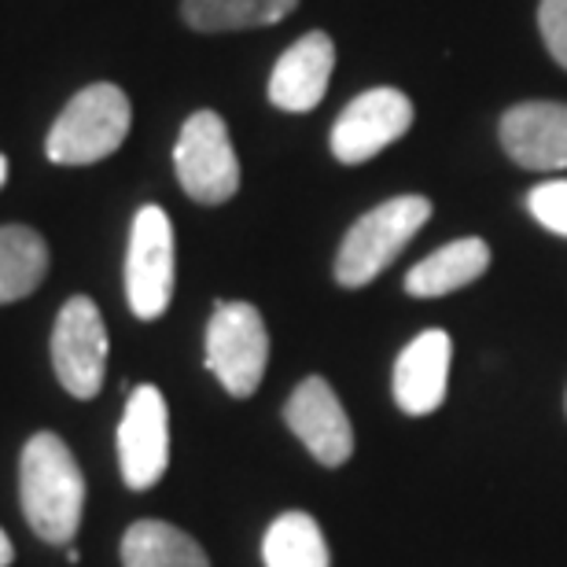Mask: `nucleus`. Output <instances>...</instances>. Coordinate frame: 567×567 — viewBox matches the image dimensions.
I'll return each mask as SVG.
<instances>
[{
  "label": "nucleus",
  "mask_w": 567,
  "mask_h": 567,
  "mask_svg": "<svg viewBox=\"0 0 567 567\" xmlns=\"http://www.w3.org/2000/svg\"><path fill=\"white\" fill-rule=\"evenodd\" d=\"M19 497L30 527L52 546H66L85 513V475L78 468L71 446L52 435L38 431L19 461Z\"/></svg>",
  "instance_id": "nucleus-1"
},
{
  "label": "nucleus",
  "mask_w": 567,
  "mask_h": 567,
  "mask_svg": "<svg viewBox=\"0 0 567 567\" xmlns=\"http://www.w3.org/2000/svg\"><path fill=\"white\" fill-rule=\"evenodd\" d=\"M130 122H133L130 96L118 85L111 82L89 85L52 122L44 152L60 166L100 163V158L115 155L122 141L130 137Z\"/></svg>",
  "instance_id": "nucleus-2"
},
{
  "label": "nucleus",
  "mask_w": 567,
  "mask_h": 567,
  "mask_svg": "<svg viewBox=\"0 0 567 567\" xmlns=\"http://www.w3.org/2000/svg\"><path fill=\"white\" fill-rule=\"evenodd\" d=\"M431 218V203L424 196H394L372 207L365 218L350 225L343 247L336 255V280L343 288H361L388 269L405 244L424 229Z\"/></svg>",
  "instance_id": "nucleus-3"
},
{
  "label": "nucleus",
  "mask_w": 567,
  "mask_h": 567,
  "mask_svg": "<svg viewBox=\"0 0 567 567\" xmlns=\"http://www.w3.org/2000/svg\"><path fill=\"white\" fill-rule=\"evenodd\" d=\"M269 365V332L251 302H218L207 324V369L233 399H251Z\"/></svg>",
  "instance_id": "nucleus-4"
},
{
  "label": "nucleus",
  "mask_w": 567,
  "mask_h": 567,
  "mask_svg": "<svg viewBox=\"0 0 567 567\" xmlns=\"http://www.w3.org/2000/svg\"><path fill=\"white\" fill-rule=\"evenodd\" d=\"M174 166L185 196L203 207L229 203L240 192V158L218 111H196L185 122L174 147Z\"/></svg>",
  "instance_id": "nucleus-5"
},
{
  "label": "nucleus",
  "mask_w": 567,
  "mask_h": 567,
  "mask_svg": "<svg viewBox=\"0 0 567 567\" xmlns=\"http://www.w3.org/2000/svg\"><path fill=\"white\" fill-rule=\"evenodd\" d=\"M126 299L141 321L163 317L169 299H174V225L155 203L137 210L130 229Z\"/></svg>",
  "instance_id": "nucleus-6"
},
{
  "label": "nucleus",
  "mask_w": 567,
  "mask_h": 567,
  "mask_svg": "<svg viewBox=\"0 0 567 567\" xmlns=\"http://www.w3.org/2000/svg\"><path fill=\"white\" fill-rule=\"evenodd\" d=\"M52 369L74 399H96L107 372V328L85 295L66 299L52 328Z\"/></svg>",
  "instance_id": "nucleus-7"
},
{
  "label": "nucleus",
  "mask_w": 567,
  "mask_h": 567,
  "mask_svg": "<svg viewBox=\"0 0 567 567\" xmlns=\"http://www.w3.org/2000/svg\"><path fill=\"white\" fill-rule=\"evenodd\" d=\"M413 126V100L399 89H369L350 100L332 126V155L339 163L358 166L380 155L383 147L402 141Z\"/></svg>",
  "instance_id": "nucleus-8"
},
{
  "label": "nucleus",
  "mask_w": 567,
  "mask_h": 567,
  "mask_svg": "<svg viewBox=\"0 0 567 567\" xmlns=\"http://www.w3.org/2000/svg\"><path fill=\"white\" fill-rule=\"evenodd\" d=\"M118 464L130 491H152L169 464V410L152 383L133 388L118 424Z\"/></svg>",
  "instance_id": "nucleus-9"
},
{
  "label": "nucleus",
  "mask_w": 567,
  "mask_h": 567,
  "mask_svg": "<svg viewBox=\"0 0 567 567\" xmlns=\"http://www.w3.org/2000/svg\"><path fill=\"white\" fill-rule=\"evenodd\" d=\"M284 421L302 439V446L321 464H328V468L347 464V457L354 453L350 416L343 410V402H339V394L332 391V383L321 377L302 380L291 391L288 405H284Z\"/></svg>",
  "instance_id": "nucleus-10"
},
{
  "label": "nucleus",
  "mask_w": 567,
  "mask_h": 567,
  "mask_svg": "<svg viewBox=\"0 0 567 567\" xmlns=\"http://www.w3.org/2000/svg\"><path fill=\"white\" fill-rule=\"evenodd\" d=\"M336 71V44L328 33L313 30L280 55L269 74V100L288 115H306L324 100Z\"/></svg>",
  "instance_id": "nucleus-11"
},
{
  "label": "nucleus",
  "mask_w": 567,
  "mask_h": 567,
  "mask_svg": "<svg viewBox=\"0 0 567 567\" xmlns=\"http://www.w3.org/2000/svg\"><path fill=\"white\" fill-rule=\"evenodd\" d=\"M502 144L524 169H567V104L530 100L508 107Z\"/></svg>",
  "instance_id": "nucleus-12"
},
{
  "label": "nucleus",
  "mask_w": 567,
  "mask_h": 567,
  "mask_svg": "<svg viewBox=\"0 0 567 567\" xmlns=\"http://www.w3.org/2000/svg\"><path fill=\"white\" fill-rule=\"evenodd\" d=\"M450 358H453V339L442 328H427V332H421L402 350L391 383L394 402H399L402 413L427 416L439 410L442 399H446Z\"/></svg>",
  "instance_id": "nucleus-13"
},
{
  "label": "nucleus",
  "mask_w": 567,
  "mask_h": 567,
  "mask_svg": "<svg viewBox=\"0 0 567 567\" xmlns=\"http://www.w3.org/2000/svg\"><path fill=\"white\" fill-rule=\"evenodd\" d=\"M486 266H491V247L475 240V236H464V240L439 247L424 262H416L405 274V291L416 295V299H439V295L468 288L472 280L486 274Z\"/></svg>",
  "instance_id": "nucleus-14"
},
{
  "label": "nucleus",
  "mask_w": 567,
  "mask_h": 567,
  "mask_svg": "<svg viewBox=\"0 0 567 567\" xmlns=\"http://www.w3.org/2000/svg\"><path fill=\"white\" fill-rule=\"evenodd\" d=\"M126 567H210L207 553L192 535L163 519H141L122 538Z\"/></svg>",
  "instance_id": "nucleus-15"
},
{
  "label": "nucleus",
  "mask_w": 567,
  "mask_h": 567,
  "mask_svg": "<svg viewBox=\"0 0 567 567\" xmlns=\"http://www.w3.org/2000/svg\"><path fill=\"white\" fill-rule=\"evenodd\" d=\"M49 274V247L27 225L0 229V306L27 299Z\"/></svg>",
  "instance_id": "nucleus-16"
},
{
  "label": "nucleus",
  "mask_w": 567,
  "mask_h": 567,
  "mask_svg": "<svg viewBox=\"0 0 567 567\" xmlns=\"http://www.w3.org/2000/svg\"><path fill=\"white\" fill-rule=\"evenodd\" d=\"M299 8V0H181V16L199 33L274 27Z\"/></svg>",
  "instance_id": "nucleus-17"
},
{
  "label": "nucleus",
  "mask_w": 567,
  "mask_h": 567,
  "mask_svg": "<svg viewBox=\"0 0 567 567\" xmlns=\"http://www.w3.org/2000/svg\"><path fill=\"white\" fill-rule=\"evenodd\" d=\"M262 560L266 567H332L321 527L306 513H284L269 524Z\"/></svg>",
  "instance_id": "nucleus-18"
},
{
  "label": "nucleus",
  "mask_w": 567,
  "mask_h": 567,
  "mask_svg": "<svg viewBox=\"0 0 567 567\" xmlns=\"http://www.w3.org/2000/svg\"><path fill=\"white\" fill-rule=\"evenodd\" d=\"M527 210L535 214V221L546 225L549 233L567 236V181H546V185L530 188Z\"/></svg>",
  "instance_id": "nucleus-19"
},
{
  "label": "nucleus",
  "mask_w": 567,
  "mask_h": 567,
  "mask_svg": "<svg viewBox=\"0 0 567 567\" xmlns=\"http://www.w3.org/2000/svg\"><path fill=\"white\" fill-rule=\"evenodd\" d=\"M538 27L549 55L567 71V0H542Z\"/></svg>",
  "instance_id": "nucleus-20"
},
{
  "label": "nucleus",
  "mask_w": 567,
  "mask_h": 567,
  "mask_svg": "<svg viewBox=\"0 0 567 567\" xmlns=\"http://www.w3.org/2000/svg\"><path fill=\"white\" fill-rule=\"evenodd\" d=\"M11 557H16V549H11V538L4 535V530H0V567H8Z\"/></svg>",
  "instance_id": "nucleus-21"
},
{
  "label": "nucleus",
  "mask_w": 567,
  "mask_h": 567,
  "mask_svg": "<svg viewBox=\"0 0 567 567\" xmlns=\"http://www.w3.org/2000/svg\"><path fill=\"white\" fill-rule=\"evenodd\" d=\"M4 181H8V158L0 155V188H4Z\"/></svg>",
  "instance_id": "nucleus-22"
}]
</instances>
